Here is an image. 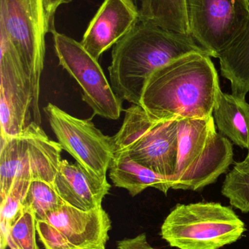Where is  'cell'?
Here are the masks:
<instances>
[{
	"instance_id": "cell-1",
	"label": "cell",
	"mask_w": 249,
	"mask_h": 249,
	"mask_svg": "<svg viewBox=\"0 0 249 249\" xmlns=\"http://www.w3.org/2000/svg\"><path fill=\"white\" fill-rule=\"evenodd\" d=\"M219 76L208 54L193 53L158 69L148 79L140 106L152 119H197L213 115Z\"/></svg>"
},
{
	"instance_id": "cell-2",
	"label": "cell",
	"mask_w": 249,
	"mask_h": 249,
	"mask_svg": "<svg viewBox=\"0 0 249 249\" xmlns=\"http://www.w3.org/2000/svg\"><path fill=\"white\" fill-rule=\"evenodd\" d=\"M208 53L191 34L139 20L114 45L108 67L113 90L121 100L140 105L145 85L152 73L180 57Z\"/></svg>"
},
{
	"instance_id": "cell-3",
	"label": "cell",
	"mask_w": 249,
	"mask_h": 249,
	"mask_svg": "<svg viewBox=\"0 0 249 249\" xmlns=\"http://www.w3.org/2000/svg\"><path fill=\"white\" fill-rule=\"evenodd\" d=\"M233 162L230 141L216 131L213 115L178 121L172 190L198 191L216 182Z\"/></svg>"
},
{
	"instance_id": "cell-4",
	"label": "cell",
	"mask_w": 249,
	"mask_h": 249,
	"mask_svg": "<svg viewBox=\"0 0 249 249\" xmlns=\"http://www.w3.org/2000/svg\"><path fill=\"white\" fill-rule=\"evenodd\" d=\"M245 224L231 208L213 202L178 204L161 228V235L179 249H219L234 244Z\"/></svg>"
},
{
	"instance_id": "cell-5",
	"label": "cell",
	"mask_w": 249,
	"mask_h": 249,
	"mask_svg": "<svg viewBox=\"0 0 249 249\" xmlns=\"http://www.w3.org/2000/svg\"><path fill=\"white\" fill-rule=\"evenodd\" d=\"M115 154L166 177H173L178 155V121L152 119L140 105L125 110L124 122L113 136Z\"/></svg>"
},
{
	"instance_id": "cell-6",
	"label": "cell",
	"mask_w": 249,
	"mask_h": 249,
	"mask_svg": "<svg viewBox=\"0 0 249 249\" xmlns=\"http://www.w3.org/2000/svg\"><path fill=\"white\" fill-rule=\"evenodd\" d=\"M0 30L7 35L30 77L34 97L32 113L34 122L40 124V78L48 33L43 0H0Z\"/></svg>"
},
{
	"instance_id": "cell-7",
	"label": "cell",
	"mask_w": 249,
	"mask_h": 249,
	"mask_svg": "<svg viewBox=\"0 0 249 249\" xmlns=\"http://www.w3.org/2000/svg\"><path fill=\"white\" fill-rule=\"evenodd\" d=\"M36 227L45 249H106L111 220L102 207L83 211L64 203Z\"/></svg>"
},
{
	"instance_id": "cell-8",
	"label": "cell",
	"mask_w": 249,
	"mask_h": 249,
	"mask_svg": "<svg viewBox=\"0 0 249 249\" xmlns=\"http://www.w3.org/2000/svg\"><path fill=\"white\" fill-rule=\"evenodd\" d=\"M43 111L62 149L91 174L108 181L115 153L114 137L104 134L91 120L76 118L53 104Z\"/></svg>"
},
{
	"instance_id": "cell-9",
	"label": "cell",
	"mask_w": 249,
	"mask_h": 249,
	"mask_svg": "<svg viewBox=\"0 0 249 249\" xmlns=\"http://www.w3.org/2000/svg\"><path fill=\"white\" fill-rule=\"evenodd\" d=\"M51 34L59 65L78 83L82 99L92 108L94 115L118 120L122 111V100L113 90L98 60L83 48L81 42L57 30Z\"/></svg>"
},
{
	"instance_id": "cell-10",
	"label": "cell",
	"mask_w": 249,
	"mask_h": 249,
	"mask_svg": "<svg viewBox=\"0 0 249 249\" xmlns=\"http://www.w3.org/2000/svg\"><path fill=\"white\" fill-rule=\"evenodd\" d=\"M190 34L211 57L219 55L241 35L249 0H186Z\"/></svg>"
},
{
	"instance_id": "cell-11",
	"label": "cell",
	"mask_w": 249,
	"mask_h": 249,
	"mask_svg": "<svg viewBox=\"0 0 249 249\" xmlns=\"http://www.w3.org/2000/svg\"><path fill=\"white\" fill-rule=\"evenodd\" d=\"M0 124L1 135L21 134L30 119L33 89L30 77L3 31L0 30Z\"/></svg>"
},
{
	"instance_id": "cell-12",
	"label": "cell",
	"mask_w": 249,
	"mask_h": 249,
	"mask_svg": "<svg viewBox=\"0 0 249 249\" xmlns=\"http://www.w3.org/2000/svg\"><path fill=\"white\" fill-rule=\"evenodd\" d=\"M19 137V169L16 178L53 184L62 160V146L50 139L34 121L27 124Z\"/></svg>"
},
{
	"instance_id": "cell-13",
	"label": "cell",
	"mask_w": 249,
	"mask_h": 249,
	"mask_svg": "<svg viewBox=\"0 0 249 249\" xmlns=\"http://www.w3.org/2000/svg\"><path fill=\"white\" fill-rule=\"evenodd\" d=\"M124 0H104L82 39L83 48L95 58L114 46L139 20Z\"/></svg>"
},
{
	"instance_id": "cell-14",
	"label": "cell",
	"mask_w": 249,
	"mask_h": 249,
	"mask_svg": "<svg viewBox=\"0 0 249 249\" xmlns=\"http://www.w3.org/2000/svg\"><path fill=\"white\" fill-rule=\"evenodd\" d=\"M54 188L63 201L83 211L102 207L111 184L94 176L80 164L61 160L54 178Z\"/></svg>"
},
{
	"instance_id": "cell-15",
	"label": "cell",
	"mask_w": 249,
	"mask_h": 249,
	"mask_svg": "<svg viewBox=\"0 0 249 249\" xmlns=\"http://www.w3.org/2000/svg\"><path fill=\"white\" fill-rule=\"evenodd\" d=\"M213 117L221 134L240 147L249 149V104L245 98L219 90Z\"/></svg>"
},
{
	"instance_id": "cell-16",
	"label": "cell",
	"mask_w": 249,
	"mask_h": 249,
	"mask_svg": "<svg viewBox=\"0 0 249 249\" xmlns=\"http://www.w3.org/2000/svg\"><path fill=\"white\" fill-rule=\"evenodd\" d=\"M109 177L115 187L125 189L133 197L149 187L157 189L165 195L172 188L170 177L160 175L119 154L114 155Z\"/></svg>"
},
{
	"instance_id": "cell-17",
	"label": "cell",
	"mask_w": 249,
	"mask_h": 249,
	"mask_svg": "<svg viewBox=\"0 0 249 249\" xmlns=\"http://www.w3.org/2000/svg\"><path fill=\"white\" fill-rule=\"evenodd\" d=\"M219 58L222 76L230 82L232 94L246 99L249 92V17L241 35Z\"/></svg>"
},
{
	"instance_id": "cell-18",
	"label": "cell",
	"mask_w": 249,
	"mask_h": 249,
	"mask_svg": "<svg viewBox=\"0 0 249 249\" xmlns=\"http://www.w3.org/2000/svg\"><path fill=\"white\" fill-rule=\"evenodd\" d=\"M149 20L168 30L190 34L186 0H152Z\"/></svg>"
},
{
	"instance_id": "cell-19",
	"label": "cell",
	"mask_w": 249,
	"mask_h": 249,
	"mask_svg": "<svg viewBox=\"0 0 249 249\" xmlns=\"http://www.w3.org/2000/svg\"><path fill=\"white\" fill-rule=\"evenodd\" d=\"M54 184L42 180H33L29 184L22 206L33 212L37 220H42L47 213L64 204Z\"/></svg>"
},
{
	"instance_id": "cell-20",
	"label": "cell",
	"mask_w": 249,
	"mask_h": 249,
	"mask_svg": "<svg viewBox=\"0 0 249 249\" xmlns=\"http://www.w3.org/2000/svg\"><path fill=\"white\" fill-rule=\"evenodd\" d=\"M222 193L233 207L243 213L249 212V161L235 162L227 174Z\"/></svg>"
},
{
	"instance_id": "cell-21",
	"label": "cell",
	"mask_w": 249,
	"mask_h": 249,
	"mask_svg": "<svg viewBox=\"0 0 249 249\" xmlns=\"http://www.w3.org/2000/svg\"><path fill=\"white\" fill-rule=\"evenodd\" d=\"M31 181L24 178H16L10 193L1 201V249H5L7 247V236L9 229L23 212L22 203Z\"/></svg>"
},
{
	"instance_id": "cell-22",
	"label": "cell",
	"mask_w": 249,
	"mask_h": 249,
	"mask_svg": "<svg viewBox=\"0 0 249 249\" xmlns=\"http://www.w3.org/2000/svg\"><path fill=\"white\" fill-rule=\"evenodd\" d=\"M0 151V195L1 201L10 193L19 168V136L1 135Z\"/></svg>"
},
{
	"instance_id": "cell-23",
	"label": "cell",
	"mask_w": 249,
	"mask_h": 249,
	"mask_svg": "<svg viewBox=\"0 0 249 249\" xmlns=\"http://www.w3.org/2000/svg\"><path fill=\"white\" fill-rule=\"evenodd\" d=\"M36 223L33 212L23 209L9 229L7 247L10 249H40L37 244Z\"/></svg>"
},
{
	"instance_id": "cell-24",
	"label": "cell",
	"mask_w": 249,
	"mask_h": 249,
	"mask_svg": "<svg viewBox=\"0 0 249 249\" xmlns=\"http://www.w3.org/2000/svg\"><path fill=\"white\" fill-rule=\"evenodd\" d=\"M73 0H43L44 8L46 16L47 23H48V33H52L55 31L54 26V18L56 12L61 4H67Z\"/></svg>"
},
{
	"instance_id": "cell-25",
	"label": "cell",
	"mask_w": 249,
	"mask_h": 249,
	"mask_svg": "<svg viewBox=\"0 0 249 249\" xmlns=\"http://www.w3.org/2000/svg\"><path fill=\"white\" fill-rule=\"evenodd\" d=\"M118 249H155L148 242L146 234L137 235L134 238H125L117 242Z\"/></svg>"
},
{
	"instance_id": "cell-26",
	"label": "cell",
	"mask_w": 249,
	"mask_h": 249,
	"mask_svg": "<svg viewBox=\"0 0 249 249\" xmlns=\"http://www.w3.org/2000/svg\"><path fill=\"white\" fill-rule=\"evenodd\" d=\"M142 20H149L151 16L152 0H124Z\"/></svg>"
},
{
	"instance_id": "cell-27",
	"label": "cell",
	"mask_w": 249,
	"mask_h": 249,
	"mask_svg": "<svg viewBox=\"0 0 249 249\" xmlns=\"http://www.w3.org/2000/svg\"><path fill=\"white\" fill-rule=\"evenodd\" d=\"M246 160H247L249 161V149L248 155H247V158H246Z\"/></svg>"
}]
</instances>
